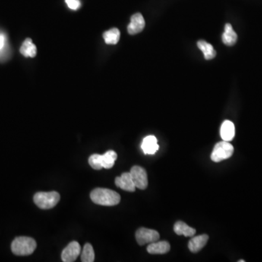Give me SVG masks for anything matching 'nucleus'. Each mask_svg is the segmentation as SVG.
Returning <instances> with one entry per match:
<instances>
[{
    "label": "nucleus",
    "mask_w": 262,
    "mask_h": 262,
    "mask_svg": "<svg viewBox=\"0 0 262 262\" xmlns=\"http://www.w3.org/2000/svg\"><path fill=\"white\" fill-rule=\"evenodd\" d=\"M90 199L93 203L100 206H114L119 204L121 195L112 190L96 188L90 193Z\"/></svg>",
    "instance_id": "1"
},
{
    "label": "nucleus",
    "mask_w": 262,
    "mask_h": 262,
    "mask_svg": "<svg viewBox=\"0 0 262 262\" xmlns=\"http://www.w3.org/2000/svg\"><path fill=\"white\" fill-rule=\"evenodd\" d=\"M36 248V241L29 237H17L11 245L12 252L16 256L31 255Z\"/></svg>",
    "instance_id": "2"
},
{
    "label": "nucleus",
    "mask_w": 262,
    "mask_h": 262,
    "mask_svg": "<svg viewBox=\"0 0 262 262\" xmlns=\"http://www.w3.org/2000/svg\"><path fill=\"white\" fill-rule=\"evenodd\" d=\"M60 200L59 193L57 192H37L34 196V202L41 209H51L55 207Z\"/></svg>",
    "instance_id": "3"
},
{
    "label": "nucleus",
    "mask_w": 262,
    "mask_h": 262,
    "mask_svg": "<svg viewBox=\"0 0 262 262\" xmlns=\"http://www.w3.org/2000/svg\"><path fill=\"white\" fill-rule=\"evenodd\" d=\"M234 153V147L229 141H221L216 143L212 152V161L215 162H222L225 159H229Z\"/></svg>",
    "instance_id": "4"
},
{
    "label": "nucleus",
    "mask_w": 262,
    "mask_h": 262,
    "mask_svg": "<svg viewBox=\"0 0 262 262\" xmlns=\"http://www.w3.org/2000/svg\"><path fill=\"white\" fill-rule=\"evenodd\" d=\"M136 239L140 245L156 242L159 239V234L154 229L142 227L136 232Z\"/></svg>",
    "instance_id": "5"
},
{
    "label": "nucleus",
    "mask_w": 262,
    "mask_h": 262,
    "mask_svg": "<svg viewBox=\"0 0 262 262\" xmlns=\"http://www.w3.org/2000/svg\"><path fill=\"white\" fill-rule=\"evenodd\" d=\"M131 174L132 179L136 188L145 190L148 186V177L146 170L140 166H133L131 168Z\"/></svg>",
    "instance_id": "6"
},
{
    "label": "nucleus",
    "mask_w": 262,
    "mask_h": 262,
    "mask_svg": "<svg viewBox=\"0 0 262 262\" xmlns=\"http://www.w3.org/2000/svg\"><path fill=\"white\" fill-rule=\"evenodd\" d=\"M81 252V247L77 241L70 243L62 251L61 260L64 262H73L76 261Z\"/></svg>",
    "instance_id": "7"
},
{
    "label": "nucleus",
    "mask_w": 262,
    "mask_h": 262,
    "mask_svg": "<svg viewBox=\"0 0 262 262\" xmlns=\"http://www.w3.org/2000/svg\"><path fill=\"white\" fill-rule=\"evenodd\" d=\"M115 184L119 188L131 192H135L136 188L130 172L123 173L121 176L116 177Z\"/></svg>",
    "instance_id": "8"
},
{
    "label": "nucleus",
    "mask_w": 262,
    "mask_h": 262,
    "mask_svg": "<svg viewBox=\"0 0 262 262\" xmlns=\"http://www.w3.org/2000/svg\"><path fill=\"white\" fill-rule=\"evenodd\" d=\"M145 27V20L143 16L138 13L131 16V23L128 26V32L133 35L140 33Z\"/></svg>",
    "instance_id": "9"
},
{
    "label": "nucleus",
    "mask_w": 262,
    "mask_h": 262,
    "mask_svg": "<svg viewBox=\"0 0 262 262\" xmlns=\"http://www.w3.org/2000/svg\"><path fill=\"white\" fill-rule=\"evenodd\" d=\"M141 149L146 155H154L159 149L157 139L154 136H148L143 139Z\"/></svg>",
    "instance_id": "10"
},
{
    "label": "nucleus",
    "mask_w": 262,
    "mask_h": 262,
    "mask_svg": "<svg viewBox=\"0 0 262 262\" xmlns=\"http://www.w3.org/2000/svg\"><path fill=\"white\" fill-rule=\"evenodd\" d=\"M209 238L207 235H200L198 236L193 237L189 242V249L192 253L199 252L200 250L204 248L209 241Z\"/></svg>",
    "instance_id": "11"
},
{
    "label": "nucleus",
    "mask_w": 262,
    "mask_h": 262,
    "mask_svg": "<svg viewBox=\"0 0 262 262\" xmlns=\"http://www.w3.org/2000/svg\"><path fill=\"white\" fill-rule=\"evenodd\" d=\"M171 249V245L167 241H159L149 244L147 251L151 254H165Z\"/></svg>",
    "instance_id": "12"
},
{
    "label": "nucleus",
    "mask_w": 262,
    "mask_h": 262,
    "mask_svg": "<svg viewBox=\"0 0 262 262\" xmlns=\"http://www.w3.org/2000/svg\"><path fill=\"white\" fill-rule=\"evenodd\" d=\"M220 134L224 140L231 141L235 135V128L233 122L229 121H225L221 127Z\"/></svg>",
    "instance_id": "13"
},
{
    "label": "nucleus",
    "mask_w": 262,
    "mask_h": 262,
    "mask_svg": "<svg viewBox=\"0 0 262 262\" xmlns=\"http://www.w3.org/2000/svg\"><path fill=\"white\" fill-rule=\"evenodd\" d=\"M238 39V35L234 31L232 25L230 23H227L225 25V32L222 35V40L224 43L228 46H232L236 43Z\"/></svg>",
    "instance_id": "14"
},
{
    "label": "nucleus",
    "mask_w": 262,
    "mask_h": 262,
    "mask_svg": "<svg viewBox=\"0 0 262 262\" xmlns=\"http://www.w3.org/2000/svg\"><path fill=\"white\" fill-rule=\"evenodd\" d=\"M20 52L23 56L34 58L36 55V47L30 38L25 39L20 48Z\"/></svg>",
    "instance_id": "15"
},
{
    "label": "nucleus",
    "mask_w": 262,
    "mask_h": 262,
    "mask_svg": "<svg viewBox=\"0 0 262 262\" xmlns=\"http://www.w3.org/2000/svg\"><path fill=\"white\" fill-rule=\"evenodd\" d=\"M174 232L178 235H184L185 237H192L195 235L196 230L194 228L190 227L184 222H177L174 225Z\"/></svg>",
    "instance_id": "16"
},
{
    "label": "nucleus",
    "mask_w": 262,
    "mask_h": 262,
    "mask_svg": "<svg viewBox=\"0 0 262 262\" xmlns=\"http://www.w3.org/2000/svg\"><path fill=\"white\" fill-rule=\"evenodd\" d=\"M197 46L199 49L203 52L205 58L206 60L213 59L216 55V52L212 45L204 40H200L197 42Z\"/></svg>",
    "instance_id": "17"
},
{
    "label": "nucleus",
    "mask_w": 262,
    "mask_h": 262,
    "mask_svg": "<svg viewBox=\"0 0 262 262\" xmlns=\"http://www.w3.org/2000/svg\"><path fill=\"white\" fill-rule=\"evenodd\" d=\"M104 39L108 45H116L121 38V32L117 28H113L104 33Z\"/></svg>",
    "instance_id": "18"
},
{
    "label": "nucleus",
    "mask_w": 262,
    "mask_h": 262,
    "mask_svg": "<svg viewBox=\"0 0 262 262\" xmlns=\"http://www.w3.org/2000/svg\"><path fill=\"white\" fill-rule=\"evenodd\" d=\"M118 155L115 151L109 150L102 155V165L105 169H110L115 165Z\"/></svg>",
    "instance_id": "19"
},
{
    "label": "nucleus",
    "mask_w": 262,
    "mask_h": 262,
    "mask_svg": "<svg viewBox=\"0 0 262 262\" xmlns=\"http://www.w3.org/2000/svg\"><path fill=\"white\" fill-rule=\"evenodd\" d=\"M95 260L94 250L90 244H86L82 251L81 261L83 262H93Z\"/></svg>",
    "instance_id": "20"
},
{
    "label": "nucleus",
    "mask_w": 262,
    "mask_h": 262,
    "mask_svg": "<svg viewBox=\"0 0 262 262\" xmlns=\"http://www.w3.org/2000/svg\"><path fill=\"white\" fill-rule=\"evenodd\" d=\"M89 164L92 168L95 170H101L103 168V165H102V155H99V154H94L92 155L91 156L89 157L88 159Z\"/></svg>",
    "instance_id": "21"
},
{
    "label": "nucleus",
    "mask_w": 262,
    "mask_h": 262,
    "mask_svg": "<svg viewBox=\"0 0 262 262\" xmlns=\"http://www.w3.org/2000/svg\"><path fill=\"white\" fill-rule=\"evenodd\" d=\"M68 7L73 10H77L81 6V2L80 0H65Z\"/></svg>",
    "instance_id": "22"
},
{
    "label": "nucleus",
    "mask_w": 262,
    "mask_h": 262,
    "mask_svg": "<svg viewBox=\"0 0 262 262\" xmlns=\"http://www.w3.org/2000/svg\"><path fill=\"white\" fill-rule=\"evenodd\" d=\"M6 37L3 34L0 33V52L4 49L5 47Z\"/></svg>",
    "instance_id": "23"
},
{
    "label": "nucleus",
    "mask_w": 262,
    "mask_h": 262,
    "mask_svg": "<svg viewBox=\"0 0 262 262\" xmlns=\"http://www.w3.org/2000/svg\"><path fill=\"white\" fill-rule=\"evenodd\" d=\"M240 262H244L245 261H244V260H241V261H239Z\"/></svg>",
    "instance_id": "24"
}]
</instances>
